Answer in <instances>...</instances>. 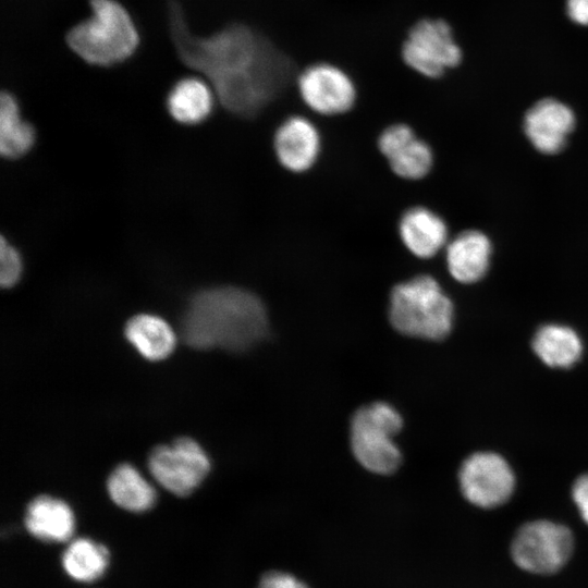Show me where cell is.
I'll use <instances>...</instances> for the list:
<instances>
[{"instance_id": "obj_1", "label": "cell", "mask_w": 588, "mask_h": 588, "mask_svg": "<svg viewBox=\"0 0 588 588\" xmlns=\"http://www.w3.org/2000/svg\"><path fill=\"white\" fill-rule=\"evenodd\" d=\"M168 22L179 59L209 82L228 113L252 120L285 100L298 101L301 69L258 28L235 20L195 34L177 0L168 2Z\"/></svg>"}, {"instance_id": "obj_2", "label": "cell", "mask_w": 588, "mask_h": 588, "mask_svg": "<svg viewBox=\"0 0 588 588\" xmlns=\"http://www.w3.org/2000/svg\"><path fill=\"white\" fill-rule=\"evenodd\" d=\"M268 330V311L261 298L235 285L196 291L187 301L180 326L181 336L188 346L231 352L250 348Z\"/></svg>"}, {"instance_id": "obj_3", "label": "cell", "mask_w": 588, "mask_h": 588, "mask_svg": "<svg viewBox=\"0 0 588 588\" xmlns=\"http://www.w3.org/2000/svg\"><path fill=\"white\" fill-rule=\"evenodd\" d=\"M90 15L65 34L70 50L85 63L112 66L130 59L139 46V33L118 0H89Z\"/></svg>"}, {"instance_id": "obj_4", "label": "cell", "mask_w": 588, "mask_h": 588, "mask_svg": "<svg viewBox=\"0 0 588 588\" xmlns=\"http://www.w3.org/2000/svg\"><path fill=\"white\" fill-rule=\"evenodd\" d=\"M388 317L401 334L439 341L452 331L454 305L434 277L421 273L392 286Z\"/></svg>"}, {"instance_id": "obj_5", "label": "cell", "mask_w": 588, "mask_h": 588, "mask_svg": "<svg viewBox=\"0 0 588 588\" xmlns=\"http://www.w3.org/2000/svg\"><path fill=\"white\" fill-rule=\"evenodd\" d=\"M403 64L417 76L440 81L463 61L453 24L442 16H422L407 29L400 48Z\"/></svg>"}, {"instance_id": "obj_6", "label": "cell", "mask_w": 588, "mask_h": 588, "mask_svg": "<svg viewBox=\"0 0 588 588\" xmlns=\"http://www.w3.org/2000/svg\"><path fill=\"white\" fill-rule=\"evenodd\" d=\"M295 91L304 111L322 119L352 114L360 97L354 75L331 60H316L304 65L296 75Z\"/></svg>"}, {"instance_id": "obj_7", "label": "cell", "mask_w": 588, "mask_h": 588, "mask_svg": "<svg viewBox=\"0 0 588 588\" xmlns=\"http://www.w3.org/2000/svg\"><path fill=\"white\" fill-rule=\"evenodd\" d=\"M402 424L401 414L387 402H373L357 409L350 429L351 448L357 462L375 474L395 471L402 455L393 438Z\"/></svg>"}, {"instance_id": "obj_8", "label": "cell", "mask_w": 588, "mask_h": 588, "mask_svg": "<svg viewBox=\"0 0 588 588\" xmlns=\"http://www.w3.org/2000/svg\"><path fill=\"white\" fill-rule=\"evenodd\" d=\"M574 550L571 530L550 520H534L523 525L514 536L511 555L522 569L548 575L561 569Z\"/></svg>"}, {"instance_id": "obj_9", "label": "cell", "mask_w": 588, "mask_h": 588, "mask_svg": "<svg viewBox=\"0 0 588 588\" xmlns=\"http://www.w3.org/2000/svg\"><path fill=\"white\" fill-rule=\"evenodd\" d=\"M152 477L171 493L191 494L210 469V462L201 446L191 438L181 437L171 444L152 449L148 457Z\"/></svg>"}, {"instance_id": "obj_10", "label": "cell", "mask_w": 588, "mask_h": 588, "mask_svg": "<svg viewBox=\"0 0 588 588\" xmlns=\"http://www.w3.org/2000/svg\"><path fill=\"white\" fill-rule=\"evenodd\" d=\"M458 481L463 495L483 509L505 503L515 487L511 466L492 452H478L466 458L461 466Z\"/></svg>"}, {"instance_id": "obj_11", "label": "cell", "mask_w": 588, "mask_h": 588, "mask_svg": "<svg viewBox=\"0 0 588 588\" xmlns=\"http://www.w3.org/2000/svg\"><path fill=\"white\" fill-rule=\"evenodd\" d=\"M272 146L275 159L286 171L302 174L311 170L320 158L322 137L311 114L291 111L277 124Z\"/></svg>"}, {"instance_id": "obj_12", "label": "cell", "mask_w": 588, "mask_h": 588, "mask_svg": "<svg viewBox=\"0 0 588 588\" xmlns=\"http://www.w3.org/2000/svg\"><path fill=\"white\" fill-rule=\"evenodd\" d=\"M377 147L389 168L400 179L418 181L426 177L434 162L431 146L406 121L387 124L377 137Z\"/></svg>"}, {"instance_id": "obj_13", "label": "cell", "mask_w": 588, "mask_h": 588, "mask_svg": "<svg viewBox=\"0 0 588 588\" xmlns=\"http://www.w3.org/2000/svg\"><path fill=\"white\" fill-rule=\"evenodd\" d=\"M575 125L573 109L555 98L538 100L526 111L523 120L525 136L543 155L563 150Z\"/></svg>"}, {"instance_id": "obj_14", "label": "cell", "mask_w": 588, "mask_h": 588, "mask_svg": "<svg viewBox=\"0 0 588 588\" xmlns=\"http://www.w3.org/2000/svg\"><path fill=\"white\" fill-rule=\"evenodd\" d=\"M399 237L408 253L418 259H431L449 243V226L434 210L421 206H411L400 216Z\"/></svg>"}, {"instance_id": "obj_15", "label": "cell", "mask_w": 588, "mask_h": 588, "mask_svg": "<svg viewBox=\"0 0 588 588\" xmlns=\"http://www.w3.org/2000/svg\"><path fill=\"white\" fill-rule=\"evenodd\" d=\"M492 252V242L486 233L465 230L450 240L444 248L448 272L461 284L479 282L489 271Z\"/></svg>"}, {"instance_id": "obj_16", "label": "cell", "mask_w": 588, "mask_h": 588, "mask_svg": "<svg viewBox=\"0 0 588 588\" xmlns=\"http://www.w3.org/2000/svg\"><path fill=\"white\" fill-rule=\"evenodd\" d=\"M216 102L218 99L209 82L200 75H188L181 77L170 88L166 107L175 122L195 125L210 117Z\"/></svg>"}, {"instance_id": "obj_17", "label": "cell", "mask_w": 588, "mask_h": 588, "mask_svg": "<svg viewBox=\"0 0 588 588\" xmlns=\"http://www.w3.org/2000/svg\"><path fill=\"white\" fill-rule=\"evenodd\" d=\"M24 524L35 538L61 542L72 536L75 520L71 507L64 501L41 494L28 503Z\"/></svg>"}, {"instance_id": "obj_18", "label": "cell", "mask_w": 588, "mask_h": 588, "mask_svg": "<svg viewBox=\"0 0 588 588\" xmlns=\"http://www.w3.org/2000/svg\"><path fill=\"white\" fill-rule=\"evenodd\" d=\"M127 341L147 359L166 358L175 345V335L170 324L152 314L131 317L124 328Z\"/></svg>"}, {"instance_id": "obj_19", "label": "cell", "mask_w": 588, "mask_h": 588, "mask_svg": "<svg viewBox=\"0 0 588 588\" xmlns=\"http://www.w3.org/2000/svg\"><path fill=\"white\" fill-rule=\"evenodd\" d=\"M532 348L546 365L568 368L580 358L583 343L574 329L560 323H548L535 333Z\"/></svg>"}, {"instance_id": "obj_20", "label": "cell", "mask_w": 588, "mask_h": 588, "mask_svg": "<svg viewBox=\"0 0 588 588\" xmlns=\"http://www.w3.org/2000/svg\"><path fill=\"white\" fill-rule=\"evenodd\" d=\"M35 128L22 118L19 102L10 91L0 95V152L8 159L26 155L35 144Z\"/></svg>"}, {"instance_id": "obj_21", "label": "cell", "mask_w": 588, "mask_h": 588, "mask_svg": "<svg viewBox=\"0 0 588 588\" xmlns=\"http://www.w3.org/2000/svg\"><path fill=\"white\" fill-rule=\"evenodd\" d=\"M107 490L117 505L130 512H145L156 502L154 487L130 464H120L112 470Z\"/></svg>"}, {"instance_id": "obj_22", "label": "cell", "mask_w": 588, "mask_h": 588, "mask_svg": "<svg viewBox=\"0 0 588 588\" xmlns=\"http://www.w3.org/2000/svg\"><path fill=\"white\" fill-rule=\"evenodd\" d=\"M108 562L107 548L87 538L72 541L62 555L65 573L74 580L82 583L94 581L101 577Z\"/></svg>"}, {"instance_id": "obj_23", "label": "cell", "mask_w": 588, "mask_h": 588, "mask_svg": "<svg viewBox=\"0 0 588 588\" xmlns=\"http://www.w3.org/2000/svg\"><path fill=\"white\" fill-rule=\"evenodd\" d=\"M23 273V259L20 252L4 236L0 244V284L3 289L13 287Z\"/></svg>"}, {"instance_id": "obj_24", "label": "cell", "mask_w": 588, "mask_h": 588, "mask_svg": "<svg viewBox=\"0 0 588 588\" xmlns=\"http://www.w3.org/2000/svg\"><path fill=\"white\" fill-rule=\"evenodd\" d=\"M257 588H309V586L287 572L269 571L261 576Z\"/></svg>"}, {"instance_id": "obj_25", "label": "cell", "mask_w": 588, "mask_h": 588, "mask_svg": "<svg viewBox=\"0 0 588 588\" xmlns=\"http://www.w3.org/2000/svg\"><path fill=\"white\" fill-rule=\"evenodd\" d=\"M572 497L581 518L588 524V474L576 479L572 489Z\"/></svg>"}, {"instance_id": "obj_26", "label": "cell", "mask_w": 588, "mask_h": 588, "mask_svg": "<svg viewBox=\"0 0 588 588\" xmlns=\"http://www.w3.org/2000/svg\"><path fill=\"white\" fill-rule=\"evenodd\" d=\"M568 17L580 26H588V0H566Z\"/></svg>"}]
</instances>
